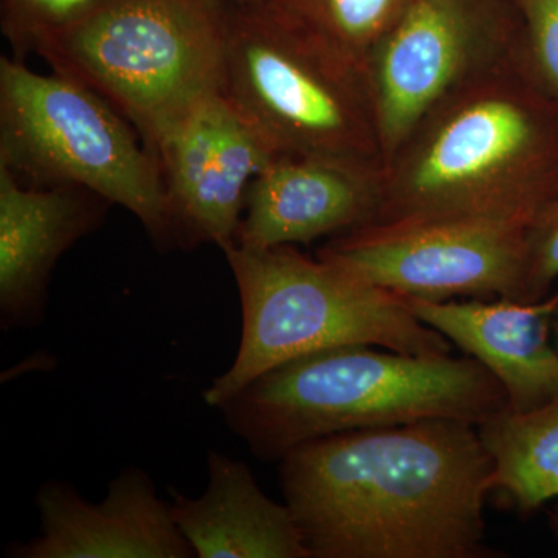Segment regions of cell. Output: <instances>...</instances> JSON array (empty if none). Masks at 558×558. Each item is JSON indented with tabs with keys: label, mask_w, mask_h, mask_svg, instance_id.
Instances as JSON below:
<instances>
[{
	"label": "cell",
	"mask_w": 558,
	"mask_h": 558,
	"mask_svg": "<svg viewBox=\"0 0 558 558\" xmlns=\"http://www.w3.org/2000/svg\"><path fill=\"white\" fill-rule=\"evenodd\" d=\"M527 230L498 220L371 222L330 238L317 256L402 296L523 301Z\"/></svg>",
	"instance_id": "cell-8"
},
{
	"label": "cell",
	"mask_w": 558,
	"mask_h": 558,
	"mask_svg": "<svg viewBox=\"0 0 558 558\" xmlns=\"http://www.w3.org/2000/svg\"><path fill=\"white\" fill-rule=\"evenodd\" d=\"M0 165L25 185L78 186L132 213L175 248L160 161L97 92L0 58Z\"/></svg>",
	"instance_id": "cell-7"
},
{
	"label": "cell",
	"mask_w": 558,
	"mask_h": 558,
	"mask_svg": "<svg viewBox=\"0 0 558 558\" xmlns=\"http://www.w3.org/2000/svg\"><path fill=\"white\" fill-rule=\"evenodd\" d=\"M494 462L490 494L529 513L558 497V396L529 411H497L478 425Z\"/></svg>",
	"instance_id": "cell-16"
},
{
	"label": "cell",
	"mask_w": 558,
	"mask_h": 558,
	"mask_svg": "<svg viewBox=\"0 0 558 558\" xmlns=\"http://www.w3.org/2000/svg\"><path fill=\"white\" fill-rule=\"evenodd\" d=\"M380 172L278 156L250 183L234 244L274 248L336 238L376 219Z\"/></svg>",
	"instance_id": "cell-13"
},
{
	"label": "cell",
	"mask_w": 558,
	"mask_h": 558,
	"mask_svg": "<svg viewBox=\"0 0 558 558\" xmlns=\"http://www.w3.org/2000/svg\"><path fill=\"white\" fill-rule=\"evenodd\" d=\"M240 292L236 357L204 391L208 407L227 400L290 360L341 347L410 355L451 354V343L422 323L399 293L363 281L295 245L222 250Z\"/></svg>",
	"instance_id": "cell-5"
},
{
	"label": "cell",
	"mask_w": 558,
	"mask_h": 558,
	"mask_svg": "<svg viewBox=\"0 0 558 558\" xmlns=\"http://www.w3.org/2000/svg\"><path fill=\"white\" fill-rule=\"evenodd\" d=\"M201 497L171 492V512L197 558H312L292 510L264 494L252 470L209 450Z\"/></svg>",
	"instance_id": "cell-15"
},
{
	"label": "cell",
	"mask_w": 558,
	"mask_h": 558,
	"mask_svg": "<svg viewBox=\"0 0 558 558\" xmlns=\"http://www.w3.org/2000/svg\"><path fill=\"white\" fill-rule=\"evenodd\" d=\"M558 185V101L521 47L425 113L385 161L373 222L531 226Z\"/></svg>",
	"instance_id": "cell-2"
},
{
	"label": "cell",
	"mask_w": 558,
	"mask_h": 558,
	"mask_svg": "<svg viewBox=\"0 0 558 558\" xmlns=\"http://www.w3.org/2000/svg\"><path fill=\"white\" fill-rule=\"evenodd\" d=\"M223 95L279 156L384 170L368 69L304 31L269 0H230Z\"/></svg>",
	"instance_id": "cell-6"
},
{
	"label": "cell",
	"mask_w": 558,
	"mask_h": 558,
	"mask_svg": "<svg viewBox=\"0 0 558 558\" xmlns=\"http://www.w3.org/2000/svg\"><path fill=\"white\" fill-rule=\"evenodd\" d=\"M230 0H98L36 46L54 73L110 102L156 156L226 83Z\"/></svg>",
	"instance_id": "cell-4"
},
{
	"label": "cell",
	"mask_w": 558,
	"mask_h": 558,
	"mask_svg": "<svg viewBox=\"0 0 558 558\" xmlns=\"http://www.w3.org/2000/svg\"><path fill=\"white\" fill-rule=\"evenodd\" d=\"M278 156L223 94L180 121L156 149L175 248L234 244L250 183Z\"/></svg>",
	"instance_id": "cell-10"
},
{
	"label": "cell",
	"mask_w": 558,
	"mask_h": 558,
	"mask_svg": "<svg viewBox=\"0 0 558 558\" xmlns=\"http://www.w3.org/2000/svg\"><path fill=\"white\" fill-rule=\"evenodd\" d=\"M98 0H0V28L16 60L35 53L36 46L75 20Z\"/></svg>",
	"instance_id": "cell-18"
},
{
	"label": "cell",
	"mask_w": 558,
	"mask_h": 558,
	"mask_svg": "<svg viewBox=\"0 0 558 558\" xmlns=\"http://www.w3.org/2000/svg\"><path fill=\"white\" fill-rule=\"evenodd\" d=\"M554 325H556V337H557L556 344H557V348H558V307H557V311H556V315H554Z\"/></svg>",
	"instance_id": "cell-21"
},
{
	"label": "cell",
	"mask_w": 558,
	"mask_h": 558,
	"mask_svg": "<svg viewBox=\"0 0 558 558\" xmlns=\"http://www.w3.org/2000/svg\"><path fill=\"white\" fill-rule=\"evenodd\" d=\"M520 47L513 0H411L368 65L385 161L446 95Z\"/></svg>",
	"instance_id": "cell-9"
},
{
	"label": "cell",
	"mask_w": 558,
	"mask_h": 558,
	"mask_svg": "<svg viewBox=\"0 0 558 558\" xmlns=\"http://www.w3.org/2000/svg\"><path fill=\"white\" fill-rule=\"evenodd\" d=\"M508 407L505 389L475 359L341 347L267 371L219 407L227 427L263 461L310 440L414 422L483 424Z\"/></svg>",
	"instance_id": "cell-3"
},
{
	"label": "cell",
	"mask_w": 558,
	"mask_h": 558,
	"mask_svg": "<svg viewBox=\"0 0 558 558\" xmlns=\"http://www.w3.org/2000/svg\"><path fill=\"white\" fill-rule=\"evenodd\" d=\"M279 484L312 558H483L494 462L453 418L355 429L279 459Z\"/></svg>",
	"instance_id": "cell-1"
},
{
	"label": "cell",
	"mask_w": 558,
	"mask_h": 558,
	"mask_svg": "<svg viewBox=\"0 0 558 558\" xmlns=\"http://www.w3.org/2000/svg\"><path fill=\"white\" fill-rule=\"evenodd\" d=\"M289 20L368 69L411 0H269ZM369 72V70H368Z\"/></svg>",
	"instance_id": "cell-17"
},
{
	"label": "cell",
	"mask_w": 558,
	"mask_h": 558,
	"mask_svg": "<svg viewBox=\"0 0 558 558\" xmlns=\"http://www.w3.org/2000/svg\"><path fill=\"white\" fill-rule=\"evenodd\" d=\"M521 21V51L534 78L558 101V0H513Z\"/></svg>",
	"instance_id": "cell-19"
},
{
	"label": "cell",
	"mask_w": 558,
	"mask_h": 558,
	"mask_svg": "<svg viewBox=\"0 0 558 558\" xmlns=\"http://www.w3.org/2000/svg\"><path fill=\"white\" fill-rule=\"evenodd\" d=\"M110 202L78 186H31L0 165V328L46 319L58 260L105 222Z\"/></svg>",
	"instance_id": "cell-12"
},
{
	"label": "cell",
	"mask_w": 558,
	"mask_h": 558,
	"mask_svg": "<svg viewBox=\"0 0 558 558\" xmlns=\"http://www.w3.org/2000/svg\"><path fill=\"white\" fill-rule=\"evenodd\" d=\"M403 299L422 323L438 330L499 381L510 410L538 409L557 398L558 348L550 340V328L558 292L535 303Z\"/></svg>",
	"instance_id": "cell-14"
},
{
	"label": "cell",
	"mask_w": 558,
	"mask_h": 558,
	"mask_svg": "<svg viewBox=\"0 0 558 558\" xmlns=\"http://www.w3.org/2000/svg\"><path fill=\"white\" fill-rule=\"evenodd\" d=\"M558 278V185L527 230L524 303L546 299Z\"/></svg>",
	"instance_id": "cell-20"
},
{
	"label": "cell",
	"mask_w": 558,
	"mask_h": 558,
	"mask_svg": "<svg viewBox=\"0 0 558 558\" xmlns=\"http://www.w3.org/2000/svg\"><path fill=\"white\" fill-rule=\"evenodd\" d=\"M231 2H247V0H231Z\"/></svg>",
	"instance_id": "cell-22"
},
{
	"label": "cell",
	"mask_w": 558,
	"mask_h": 558,
	"mask_svg": "<svg viewBox=\"0 0 558 558\" xmlns=\"http://www.w3.org/2000/svg\"><path fill=\"white\" fill-rule=\"evenodd\" d=\"M39 532L13 542V558H190L170 501L160 498L149 473L126 465L108 484V495L92 502L68 481H46L36 492Z\"/></svg>",
	"instance_id": "cell-11"
}]
</instances>
